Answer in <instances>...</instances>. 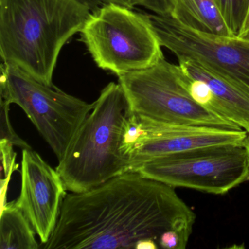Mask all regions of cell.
<instances>
[{
	"mask_svg": "<svg viewBox=\"0 0 249 249\" xmlns=\"http://www.w3.org/2000/svg\"><path fill=\"white\" fill-rule=\"evenodd\" d=\"M102 2H103V3L113 2V3L119 4V5L128 7V8H135V5H134V0H102Z\"/></svg>",
	"mask_w": 249,
	"mask_h": 249,
	"instance_id": "19",
	"label": "cell"
},
{
	"mask_svg": "<svg viewBox=\"0 0 249 249\" xmlns=\"http://www.w3.org/2000/svg\"><path fill=\"white\" fill-rule=\"evenodd\" d=\"M143 8L149 10L153 14L159 15L166 16L165 6H164V0H146Z\"/></svg>",
	"mask_w": 249,
	"mask_h": 249,
	"instance_id": "17",
	"label": "cell"
},
{
	"mask_svg": "<svg viewBox=\"0 0 249 249\" xmlns=\"http://www.w3.org/2000/svg\"><path fill=\"white\" fill-rule=\"evenodd\" d=\"M244 143L246 148H247L248 153H249V134H248L247 137H246V140H245Z\"/></svg>",
	"mask_w": 249,
	"mask_h": 249,
	"instance_id": "22",
	"label": "cell"
},
{
	"mask_svg": "<svg viewBox=\"0 0 249 249\" xmlns=\"http://www.w3.org/2000/svg\"><path fill=\"white\" fill-rule=\"evenodd\" d=\"M34 229L15 202L1 208L0 249H37Z\"/></svg>",
	"mask_w": 249,
	"mask_h": 249,
	"instance_id": "13",
	"label": "cell"
},
{
	"mask_svg": "<svg viewBox=\"0 0 249 249\" xmlns=\"http://www.w3.org/2000/svg\"><path fill=\"white\" fill-rule=\"evenodd\" d=\"M237 36L241 38L249 39V6L243 25Z\"/></svg>",
	"mask_w": 249,
	"mask_h": 249,
	"instance_id": "18",
	"label": "cell"
},
{
	"mask_svg": "<svg viewBox=\"0 0 249 249\" xmlns=\"http://www.w3.org/2000/svg\"><path fill=\"white\" fill-rule=\"evenodd\" d=\"M183 72L208 84L222 107L224 117L249 134V91L232 78L208 65L188 59H178Z\"/></svg>",
	"mask_w": 249,
	"mask_h": 249,
	"instance_id": "11",
	"label": "cell"
},
{
	"mask_svg": "<svg viewBox=\"0 0 249 249\" xmlns=\"http://www.w3.org/2000/svg\"><path fill=\"white\" fill-rule=\"evenodd\" d=\"M129 113L120 84H107L56 167L67 190L87 192L130 172L122 151L124 126Z\"/></svg>",
	"mask_w": 249,
	"mask_h": 249,
	"instance_id": "3",
	"label": "cell"
},
{
	"mask_svg": "<svg viewBox=\"0 0 249 249\" xmlns=\"http://www.w3.org/2000/svg\"><path fill=\"white\" fill-rule=\"evenodd\" d=\"M84 1L89 5L90 8L92 9L93 11L100 8L103 4L102 0H84Z\"/></svg>",
	"mask_w": 249,
	"mask_h": 249,
	"instance_id": "20",
	"label": "cell"
},
{
	"mask_svg": "<svg viewBox=\"0 0 249 249\" xmlns=\"http://www.w3.org/2000/svg\"><path fill=\"white\" fill-rule=\"evenodd\" d=\"M21 177L16 204L46 244L56 228L68 190L57 170L33 149L22 150Z\"/></svg>",
	"mask_w": 249,
	"mask_h": 249,
	"instance_id": "10",
	"label": "cell"
},
{
	"mask_svg": "<svg viewBox=\"0 0 249 249\" xmlns=\"http://www.w3.org/2000/svg\"><path fill=\"white\" fill-rule=\"evenodd\" d=\"M84 0H0V56L53 86L64 46L92 12Z\"/></svg>",
	"mask_w": 249,
	"mask_h": 249,
	"instance_id": "2",
	"label": "cell"
},
{
	"mask_svg": "<svg viewBox=\"0 0 249 249\" xmlns=\"http://www.w3.org/2000/svg\"><path fill=\"white\" fill-rule=\"evenodd\" d=\"M167 16L188 27L219 36H236L226 24L216 0H164Z\"/></svg>",
	"mask_w": 249,
	"mask_h": 249,
	"instance_id": "12",
	"label": "cell"
},
{
	"mask_svg": "<svg viewBox=\"0 0 249 249\" xmlns=\"http://www.w3.org/2000/svg\"><path fill=\"white\" fill-rule=\"evenodd\" d=\"M135 172L172 187L224 195L249 180V155L244 142L211 145L151 159Z\"/></svg>",
	"mask_w": 249,
	"mask_h": 249,
	"instance_id": "7",
	"label": "cell"
},
{
	"mask_svg": "<svg viewBox=\"0 0 249 249\" xmlns=\"http://www.w3.org/2000/svg\"><path fill=\"white\" fill-rule=\"evenodd\" d=\"M195 220L174 187L127 172L87 192L67 195L43 249H135L144 240L159 246L167 231L191 235Z\"/></svg>",
	"mask_w": 249,
	"mask_h": 249,
	"instance_id": "1",
	"label": "cell"
},
{
	"mask_svg": "<svg viewBox=\"0 0 249 249\" xmlns=\"http://www.w3.org/2000/svg\"><path fill=\"white\" fill-rule=\"evenodd\" d=\"M160 44L178 59L197 61L249 91V39L199 31L170 16L148 14Z\"/></svg>",
	"mask_w": 249,
	"mask_h": 249,
	"instance_id": "9",
	"label": "cell"
},
{
	"mask_svg": "<svg viewBox=\"0 0 249 249\" xmlns=\"http://www.w3.org/2000/svg\"><path fill=\"white\" fill-rule=\"evenodd\" d=\"M247 135L243 129L164 123L130 113L124 126L122 151L130 171H135L156 157L201 147L243 143Z\"/></svg>",
	"mask_w": 249,
	"mask_h": 249,
	"instance_id": "8",
	"label": "cell"
},
{
	"mask_svg": "<svg viewBox=\"0 0 249 249\" xmlns=\"http://www.w3.org/2000/svg\"><path fill=\"white\" fill-rule=\"evenodd\" d=\"M14 145L5 141H0V151H1V180H11V176L18 169V164H16L17 154L13 149Z\"/></svg>",
	"mask_w": 249,
	"mask_h": 249,
	"instance_id": "16",
	"label": "cell"
},
{
	"mask_svg": "<svg viewBox=\"0 0 249 249\" xmlns=\"http://www.w3.org/2000/svg\"><path fill=\"white\" fill-rule=\"evenodd\" d=\"M145 2H146V0H134V5H135V7H143Z\"/></svg>",
	"mask_w": 249,
	"mask_h": 249,
	"instance_id": "21",
	"label": "cell"
},
{
	"mask_svg": "<svg viewBox=\"0 0 249 249\" xmlns=\"http://www.w3.org/2000/svg\"><path fill=\"white\" fill-rule=\"evenodd\" d=\"M1 99L18 105L53 150L58 161L94 108L57 87L37 81L16 65L1 64Z\"/></svg>",
	"mask_w": 249,
	"mask_h": 249,
	"instance_id": "5",
	"label": "cell"
},
{
	"mask_svg": "<svg viewBox=\"0 0 249 249\" xmlns=\"http://www.w3.org/2000/svg\"><path fill=\"white\" fill-rule=\"evenodd\" d=\"M10 103L1 99V141H5L13 145L24 149H33L27 142L21 139L13 128L10 121Z\"/></svg>",
	"mask_w": 249,
	"mask_h": 249,
	"instance_id": "15",
	"label": "cell"
},
{
	"mask_svg": "<svg viewBox=\"0 0 249 249\" xmlns=\"http://www.w3.org/2000/svg\"><path fill=\"white\" fill-rule=\"evenodd\" d=\"M134 9L103 3L80 32L97 66L118 77L150 68L164 57L148 14Z\"/></svg>",
	"mask_w": 249,
	"mask_h": 249,
	"instance_id": "4",
	"label": "cell"
},
{
	"mask_svg": "<svg viewBox=\"0 0 249 249\" xmlns=\"http://www.w3.org/2000/svg\"><path fill=\"white\" fill-rule=\"evenodd\" d=\"M226 24L237 36L247 14L249 0H216Z\"/></svg>",
	"mask_w": 249,
	"mask_h": 249,
	"instance_id": "14",
	"label": "cell"
},
{
	"mask_svg": "<svg viewBox=\"0 0 249 249\" xmlns=\"http://www.w3.org/2000/svg\"><path fill=\"white\" fill-rule=\"evenodd\" d=\"M131 113L157 122L242 129L194 101L180 81L179 65H156L119 76Z\"/></svg>",
	"mask_w": 249,
	"mask_h": 249,
	"instance_id": "6",
	"label": "cell"
}]
</instances>
